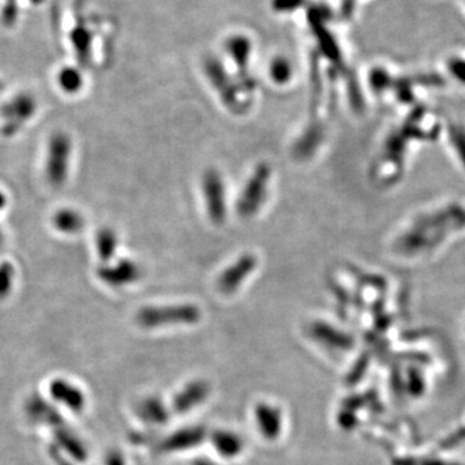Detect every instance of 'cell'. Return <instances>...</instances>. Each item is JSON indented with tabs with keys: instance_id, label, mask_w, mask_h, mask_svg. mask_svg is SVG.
I'll list each match as a JSON object with an SVG mask.
<instances>
[{
	"instance_id": "obj_1",
	"label": "cell",
	"mask_w": 465,
	"mask_h": 465,
	"mask_svg": "<svg viewBox=\"0 0 465 465\" xmlns=\"http://www.w3.org/2000/svg\"><path fill=\"white\" fill-rule=\"evenodd\" d=\"M200 317L202 313L196 305L180 304L146 308L138 314V322L147 329H159L196 324Z\"/></svg>"
},
{
	"instance_id": "obj_2",
	"label": "cell",
	"mask_w": 465,
	"mask_h": 465,
	"mask_svg": "<svg viewBox=\"0 0 465 465\" xmlns=\"http://www.w3.org/2000/svg\"><path fill=\"white\" fill-rule=\"evenodd\" d=\"M252 419L258 433L267 441H277L285 431V413L276 403L261 401L255 404Z\"/></svg>"
},
{
	"instance_id": "obj_3",
	"label": "cell",
	"mask_w": 465,
	"mask_h": 465,
	"mask_svg": "<svg viewBox=\"0 0 465 465\" xmlns=\"http://www.w3.org/2000/svg\"><path fill=\"white\" fill-rule=\"evenodd\" d=\"M211 392V384L203 379L185 382L171 398L169 406L172 413L187 415L194 411L208 401Z\"/></svg>"
},
{
	"instance_id": "obj_4",
	"label": "cell",
	"mask_w": 465,
	"mask_h": 465,
	"mask_svg": "<svg viewBox=\"0 0 465 465\" xmlns=\"http://www.w3.org/2000/svg\"><path fill=\"white\" fill-rule=\"evenodd\" d=\"M218 457L225 460H234L245 451L246 442L243 437L231 429H217L207 435Z\"/></svg>"
},
{
	"instance_id": "obj_5",
	"label": "cell",
	"mask_w": 465,
	"mask_h": 465,
	"mask_svg": "<svg viewBox=\"0 0 465 465\" xmlns=\"http://www.w3.org/2000/svg\"><path fill=\"white\" fill-rule=\"evenodd\" d=\"M206 431L200 426H189L175 431L165 437L161 444L165 453H184L196 448L207 440Z\"/></svg>"
},
{
	"instance_id": "obj_6",
	"label": "cell",
	"mask_w": 465,
	"mask_h": 465,
	"mask_svg": "<svg viewBox=\"0 0 465 465\" xmlns=\"http://www.w3.org/2000/svg\"><path fill=\"white\" fill-rule=\"evenodd\" d=\"M309 333L313 340L327 351L340 353L341 351H348L351 347L349 335L323 322L313 323L309 327Z\"/></svg>"
},
{
	"instance_id": "obj_7",
	"label": "cell",
	"mask_w": 465,
	"mask_h": 465,
	"mask_svg": "<svg viewBox=\"0 0 465 465\" xmlns=\"http://www.w3.org/2000/svg\"><path fill=\"white\" fill-rule=\"evenodd\" d=\"M269 176H270V171L267 165H261L260 168H258L256 174L248 183L243 196L239 202V211L242 215L254 214L258 205L262 202L265 192H267Z\"/></svg>"
},
{
	"instance_id": "obj_8",
	"label": "cell",
	"mask_w": 465,
	"mask_h": 465,
	"mask_svg": "<svg viewBox=\"0 0 465 465\" xmlns=\"http://www.w3.org/2000/svg\"><path fill=\"white\" fill-rule=\"evenodd\" d=\"M169 403L165 402L161 397L152 395L143 398L137 407V415L147 425H165L172 415Z\"/></svg>"
},
{
	"instance_id": "obj_9",
	"label": "cell",
	"mask_w": 465,
	"mask_h": 465,
	"mask_svg": "<svg viewBox=\"0 0 465 465\" xmlns=\"http://www.w3.org/2000/svg\"><path fill=\"white\" fill-rule=\"evenodd\" d=\"M203 185H205V194H206L207 202H208L209 215L215 221H221L225 214L221 180L215 172H209L205 177Z\"/></svg>"
},
{
	"instance_id": "obj_10",
	"label": "cell",
	"mask_w": 465,
	"mask_h": 465,
	"mask_svg": "<svg viewBox=\"0 0 465 465\" xmlns=\"http://www.w3.org/2000/svg\"><path fill=\"white\" fill-rule=\"evenodd\" d=\"M255 258L252 256H245L236 262L231 268L227 270L218 280V289L225 293L236 291L238 286L245 280L248 274L255 268Z\"/></svg>"
},
{
	"instance_id": "obj_11",
	"label": "cell",
	"mask_w": 465,
	"mask_h": 465,
	"mask_svg": "<svg viewBox=\"0 0 465 465\" xmlns=\"http://www.w3.org/2000/svg\"><path fill=\"white\" fill-rule=\"evenodd\" d=\"M446 74L460 85L465 87V52H454L446 57Z\"/></svg>"
},
{
	"instance_id": "obj_12",
	"label": "cell",
	"mask_w": 465,
	"mask_h": 465,
	"mask_svg": "<svg viewBox=\"0 0 465 465\" xmlns=\"http://www.w3.org/2000/svg\"><path fill=\"white\" fill-rule=\"evenodd\" d=\"M271 75L279 83L286 82L291 75V66L285 60H277L271 65Z\"/></svg>"
},
{
	"instance_id": "obj_13",
	"label": "cell",
	"mask_w": 465,
	"mask_h": 465,
	"mask_svg": "<svg viewBox=\"0 0 465 465\" xmlns=\"http://www.w3.org/2000/svg\"><path fill=\"white\" fill-rule=\"evenodd\" d=\"M192 465H216L209 459H196Z\"/></svg>"
},
{
	"instance_id": "obj_14",
	"label": "cell",
	"mask_w": 465,
	"mask_h": 465,
	"mask_svg": "<svg viewBox=\"0 0 465 465\" xmlns=\"http://www.w3.org/2000/svg\"><path fill=\"white\" fill-rule=\"evenodd\" d=\"M462 4H463V8H464L465 12V0H462Z\"/></svg>"
}]
</instances>
